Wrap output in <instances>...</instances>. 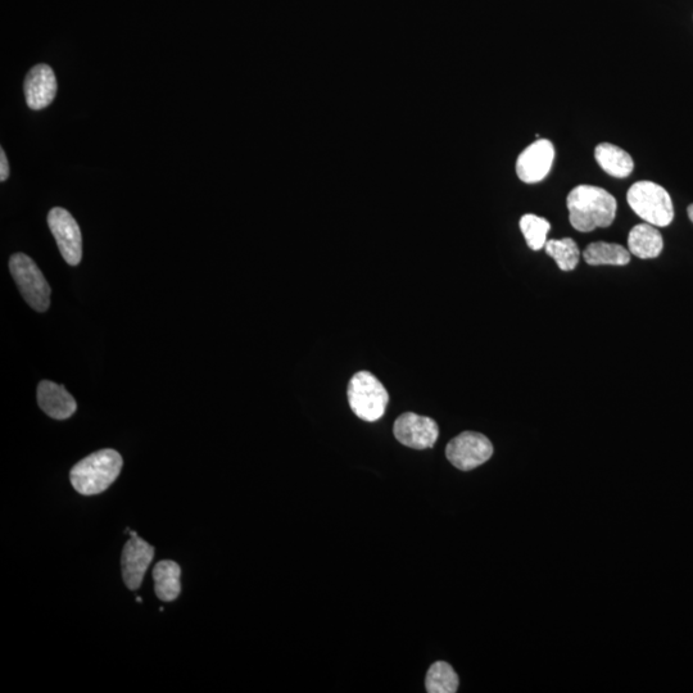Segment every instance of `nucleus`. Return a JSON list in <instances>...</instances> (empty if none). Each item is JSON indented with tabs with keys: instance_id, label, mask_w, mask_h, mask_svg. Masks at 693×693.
<instances>
[{
	"instance_id": "f257e3e1",
	"label": "nucleus",
	"mask_w": 693,
	"mask_h": 693,
	"mask_svg": "<svg viewBox=\"0 0 693 693\" xmlns=\"http://www.w3.org/2000/svg\"><path fill=\"white\" fill-rule=\"evenodd\" d=\"M569 210V220L575 230L581 233L609 228L614 223L618 203L608 190L579 185L566 198Z\"/></svg>"
},
{
	"instance_id": "f03ea898",
	"label": "nucleus",
	"mask_w": 693,
	"mask_h": 693,
	"mask_svg": "<svg viewBox=\"0 0 693 693\" xmlns=\"http://www.w3.org/2000/svg\"><path fill=\"white\" fill-rule=\"evenodd\" d=\"M122 457L115 450H101L77 462L70 473L72 487L83 496L99 495L115 483L121 473Z\"/></svg>"
},
{
	"instance_id": "7ed1b4c3",
	"label": "nucleus",
	"mask_w": 693,
	"mask_h": 693,
	"mask_svg": "<svg viewBox=\"0 0 693 693\" xmlns=\"http://www.w3.org/2000/svg\"><path fill=\"white\" fill-rule=\"evenodd\" d=\"M628 205L634 214L640 216L647 224L656 228H665L672 224L674 207L672 198L661 185L652 181H638L629 188Z\"/></svg>"
},
{
	"instance_id": "20e7f679",
	"label": "nucleus",
	"mask_w": 693,
	"mask_h": 693,
	"mask_svg": "<svg viewBox=\"0 0 693 693\" xmlns=\"http://www.w3.org/2000/svg\"><path fill=\"white\" fill-rule=\"evenodd\" d=\"M348 402L357 418L374 423L383 418L389 394L377 377L369 371H360L348 384Z\"/></svg>"
},
{
	"instance_id": "39448f33",
	"label": "nucleus",
	"mask_w": 693,
	"mask_h": 693,
	"mask_svg": "<svg viewBox=\"0 0 693 693\" xmlns=\"http://www.w3.org/2000/svg\"><path fill=\"white\" fill-rule=\"evenodd\" d=\"M9 270L24 300L36 311H47L51 305V287L33 258L16 253L9 260Z\"/></svg>"
},
{
	"instance_id": "423d86ee",
	"label": "nucleus",
	"mask_w": 693,
	"mask_h": 693,
	"mask_svg": "<svg viewBox=\"0 0 693 693\" xmlns=\"http://www.w3.org/2000/svg\"><path fill=\"white\" fill-rule=\"evenodd\" d=\"M493 446L483 434L464 432L452 439L446 448V456L455 468L470 471L491 459Z\"/></svg>"
},
{
	"instance_id": "0eeeda50",
	"label": "nucleus",
	"mask_w": 693,
	"mask_h": 693,
	"mask_svg": "<svg viewBox=\"0 0 693 693\" xmlns=\"http://www.w3.org/2000/svg\"><path fill=\"white\" fill-rule=\"evenodd\" d=\"M48 225L67 264L79 265L83 257V238L74 217L69 211L56 207L49 212Z\"/></svg>"
},
{
	"instance_id": "6e6552de",
	"label": "nucleus",
	"mask_w": 693,
	"mask_h": 693,
	"mask_svg": "<svg viewBox=\"0 0 693 693\" xmlns=\"http://www.w3.org/2000/svg\"><path fill=\"white\" fill-rule=\"evenodd\" d=\"M393 433L403 446L414 450H428L436 445L439 428L436 421L427 416L406 412L394 423Z\"/></svg>"
},
{
	"instance_id": "1a4fd4ad",
	"label": "nucleus",
	"mask_w": 693,
	"mask_h": 693,
	"mask_svg": "<svg viewBox=\"0 0 693 693\" xmlns=\"http://www.w3.org/2000/svg\"><path fill=\"white\" fill-rule=\"evenodd\" d=\"M554 160V144L547 139H538L520 153L516 161V174L523 183H539L550 174Z\"/></svg>"
},
{
	"instance_id": "9d476101",
	"label": "nucleus",
	"mask_w": 693,
	"mask_h": 693,
	"mask_svg": "<svg viewBox=\"0 0 693 693\" xmlns=\"http://www.w3.org/2000/svg\"><path fill=\"white\" fill-rule=\"evenodd\" d=\"M154 557V547L144 539L131 537L122 551L121 565L122 577L126 587L131 591L139 590L142 586L144 575Z\"/></svg>"
},
{
	"instance_id": "9b49d317",
	"label": "nucleus",
	"mask_w": 693,
	"mask_h": 693,
	"mask_svg": "<svg viewBox=\"0 0 693 693\" xmlns=\"http://www.w3.org/2000/svg\"><path fill=\"white\" fill-rule=\"evenodd\" d=\"M24 90L27 106L31 110L40 111L47 108L57 94V77L52 67H33L25 77Z\"/></svg>"
},
{
	"instance_id": "f8f14e48",
	"label": "nucleus",
	"mask_w": 693,
	"mask_h": 693,
	"mask_svg": "<svg viewBox=\"0 0 693 693\" xmlns=\"http://www.w3.org/2000/svg\"><path fill=\"white\" fill-rule=\"evenodd\" d=\"M40 409L52 419L66 420L75 414L77 403L63 385L43 380L38 387Z\"/></svg>"
},
{
	"instance_id": "ddd939ff",
	"label": "nucleus",
	"mask_w": 693,
	"mask_h": 693,
	"mask_svg": "<svg viewBox=\"0 0 693 693\" xmlns=\"http://www.w3.org/2000/svg\"><path fill=\"white\" fill-rule=\"evenodd\" d=\"M663 248L664 239L654 225H636L628 235V251L641 260L659 257Z\"/></svg>"
},
{
	"instance_id": "4468645a",
	"label": "nucleus",
	"mask_w": 693,
	"mask_h": 693,
	"mask_svg": "<svg viewBox=\"0 0 693 693\" xmlns=\"http://www.w3.org/2000/svg\"><path fill=\"white\" fill-rule=\"evenodd\" d=\"M595 158L602 170L613 178L625 179L632 174L634 162L631 154L610 143H601L595 149Z\"/></svg>"
},
{
	"instance_id": "2eb2a0df",
	"label": "nucleus",
	"mask_w": 693,
	"mask_h": 693,
	"mask_svg": "<svg viewBox=\"0 0 693 693\" xmlns=\"http://www.w3.org/2000/svg\"><path fill=\"white\" fill-rule=\"evenodd\" d=\"M181 569L175 561H160L153 569L154 591L158 599L171 602L178 599L181 592Z\"/></svg>"
},
{
	"instance_id": "dca6fc26",
	"label": "nucleus",
	"mask_w": 693,
	"mask_h": 693,
	"mask_svg": "<svg viewBox=\"0 0 693 693\" xmlns=\"http://www.w3.org/2000/svg\"><path fill=\"white\" fill-rule=\"evenodd\" d=\"M583 257L591 266H625L631 261V252L620 244L596 242L584 249Z\"/></svg>"
},
{
	"instance_id": "f3484780",
	"label": "nucleus",
	"mask_w": 693,
	"mask_h": 693,
	"mask_svg": "<svg viewBox=\"0 0 693 693\" xmlns=\"http://www.w3.org/2000/svg\"><path fill=\"white\" fill-rule=\"evenodd\" d=\"M459 676L446 661H437L429 668L425 687L429 693H455L459 690Z\"/></svg>"
},
{
	"instance_id": "a211bd4d",
	"label": "nucleus",
	"mask_w": 693,
	"mask_h": 693,
	"mask_svg": "<svg viewBox=\"0 0 693 693\" xmlns=\"http://www.w3.org/2000/svg\"><path fill=\"white\" fill-rule=\"evenodd\" d=\"M545 251L563 271L574 270L581 258L578 244L572 238L547 240Z\"/></svg>"
},
{
	"instance_id": "6ab92c4d",
	"label": "nucleus",
	"mask_w": 693,
	"mask_h": 693,
	"mask_svg": "<svg viewBox=\"0 0 693 693\" xmlns=\"http://www.w3.org/2000/svg\"><path fill=\"white\" fill-rule=\"evenodd\" d=\"M519 225L529 248L533 249V251L545 248L548 231L551 229V225L546 219L528 214L520 219Z\"/></svg>"
},
{
	"instance_id": "aec40b11",
	"label": "nucleus",
	"mask_w": 693,
	"mask_h": 693,
	"mask_svg": "<svg viewBox=\"0 0 693 693\" xmlns=\"http://www.w3.org/2000/svg\"><path fill=\"white\" fill-rule=\"evenodd\" d=\"M9 175V165L4 149L0 151V181H6Z\"/></svg>"
},
{
	"instance_id": "412c9836",
	"label": "nucleus",
	"mask_w": 693,
	"mask_h": 693,
	"mask_svg": "<svg viewBox=\"0 0 693 693\" xmlns=\"http://www.w3.org/2000/svg\"><path fill=\"white\" fill-rule=\"evenodd\" d=\"M688 217H690V220H691L692 223H693V205H691L690 207H688Z\"/></svg>"
},
{
	"instance_id": "4be33fe9",
	"label": "nucleus",
	"mask_w": 693,
	"mask_h": 693,
	"mask_svg": "<svg viewBox=\"0 0 693 693\" xmlns=\"http://www.w3.org/2000/svg\"><path fill=\"white\" fill-rule=\"evenodd\" d=\"M138 602H143L142 597H137Z\"/></svg>"
}]
</instances>
